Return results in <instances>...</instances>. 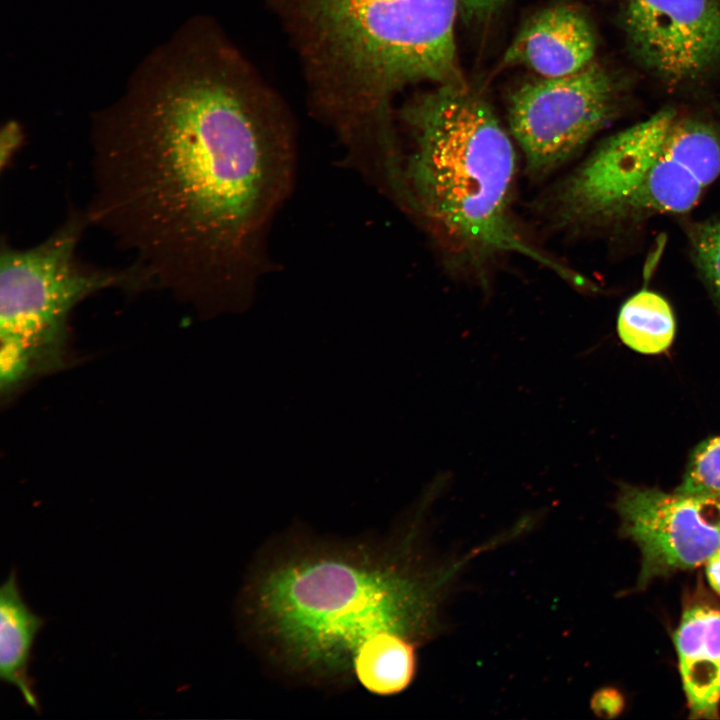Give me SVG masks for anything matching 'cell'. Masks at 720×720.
Returning a JSON list of instances; mask_svg holds the SVG:
<instances>
[{
    "label": "cell",
    "instance_id": "obj_1",
    "mask_svg": "<svg viewBox=\"0 0 720 720\" xmlns=\"http://www.w3.org/2000/svg\"><path fill=\"white\" fill-rule=\"evenodd\" d=\"M285 125L216 24L191 19L94 114L90 226L132 253L156 287L228 289L287 186Z\"/></svg>",
    "mask_w": 720,
    "mask_h": 720
},
{
    "label": "cell",
    "instance_id": "obj_2",
    "mask_svg": "<svg viewBox=\"0 0 720 720\" xmlns=\"http://www.w3.org/2000/svg\"><path fill=\"white\" fill-rule=\"evenodd\" d=\"M396 552L306 545L263 565L246 615L272 654L313 677L352 674L367 690L394 675L434 631L440 588Z\"/></svg>",
    "mask_w": 720,
    "mask_h": 720
},
{
    "label": "cell",
    "instance_id": "obj_3",
    "mask_svg": "<svg viewBox=\"0 0 720 720\" xmlns=\"http://www.w3.org/2000/svg\"><path fill=\"white\" fill-rule=\"evenodd\" d=\"M411 145L392 181L448 262L481 275L520 254L578 288L591 283L521 232L512 212L516 153L491 106L466 85H437L402 111Z\"/></svg>",
    "mask_w": 720,
    "mask_h": 720
},
{
    "label": "cell",
    "instance_id": "obj_4",
    "mask_svg": "<svg viewBox=\"0 0 720 720\" xmlns=\"http://www.w3.org/2000/svg\"><path fill=\"white\" fill-rule=\"evenodd\" d=\"M296 40L318 106L344 132L385 122L418 82L466 85L457 0H274Z\"/></svg>",
    "mask_w": 720,
    "mask_h": 720
},
{
    "label": "cell",
    "instance_id": "obj_5",
    "mask_svg": "<svg viewBox=\"0 0 720 720\" xmlns=\"http://www.w3.org/2000/svg\"><path fill=\"white\" fill-rule=\"evenodd\" d=\"M719 175V131L666 107L604 139L560 185L554 216L574 230L633 231L690 212Z\"/></svg>",
    "mask_w": 720,
    "mask_h": 720
},
{
    "label": "cell",
    "instance_id": "obj_6",
    "mask_svg": "<svg viewBox=\"0 0 720 720\" xmlns=\"http://www.w3.org/2000/svg\"><path fill=\"white\" fill-rule=\"evenodd\" d=\"M90 226L85 209H71L64 222L30 248L4 242L0 253V376L9 391L61 361L69 316L89 296L106 289L139 292L155 288L148 271L133 262L104 268L77 254Z\"/></svg>",
    "mask_w": 720,
    "mask_h": 720
},
{
    "label": "cell",
    "instance_id": "obj_7",
    "mask_svg": "<svg viewBox=\"0 0 720 720\" xmlns=\"http://www.w3.org/2000/svg\"><path fill=\"white\" fill-rule=\"evenodd\" d=\"M618 112L610 75L592 62L561 77H539L516 89L508 103L509 132L526 169L541 177L566 163Z\"/></svg>",
    "mask_w": 720,
    "mask_h": 720
},
{
    "label": "cell",
    "instance_id": "obj_8",
    "mask_svg": "<svg viewBox=\"0 0 720 720\" xmlns=\"http://www.w3.org/2000/svg\"><path fill=\"white\" fill-rule=\"evenodd\" d=\"M621 531L642 555L639 586L706 564L720 551V500L624 485L616 500Z\"/></svg>",
    "mask_w": 720,
    "mask_h": 720
},
{
    "label": "cell",
    "instance_id": "obj_9",
    "mask_svg": "<svg viewBox=\"0 0 720 720\" xmlns=\"http://www.w3.org/2000/svg\"><path fill=\"white\" fill-rule=\"evenodd\" d=\"M625 30L640 62L668 83L720 63V0H627Z\"/></svg>",
    "mask_w": 720,
    "mask_h": 720
},
{
    "label": "cell",
    "instance_id": "obj_10",
    "mask_svg": "<svg viewBox=\"0 0 720 720\" xmlns=\"http://www.w3.org/2000/svg\"><path fill=\"white\" fill-rule=\"evenodd\" d=\"M596 38L588 19L569 5L530 17L503 55V66H522L539 77L576 73L594 62Z\"/></svg>",
    "mask_w": 720,
    "mask_h": 720
},
{
    "label": "cell",
    "instance_id": "obj_11",
    "mask_svg": "<svg viewBox=\"0 0 720 720\" xmlns=\"http://www.w3.org/2000/svg\"><path fill=\"white\" fill-rule=\"evenodd\" d=\"M673 640L690 717L718 718L720 609L705 603L687 607Z\"/></svg>",
    "mask_w": 720,
    "mask_h": 720
},
{
    "label": "cell",
    "instance_id": "obj_12",
    "mask_svg": "<svg viewBox=\"0 0 720 720\" xmlns=\"http://www.w3.org/2000/svg\"><path fill=\"white\" fill-rule=\"evenodd\" d=\"M44 623L23 599L17 571L11 570L0 588V679L15 686L36 713L41 708L29 666L35 638Z\"/></svg>",
    "mask_w": 720,
    "mask_h": 720
},
{
    "label": "cell",
    "instance_id": "obj_13",
    "mask_svg": "<svg viewBox=\"0 0 720 720\" xmlns=\"http://www.w3.org/2000/svg\"><path fill=\"white\" fill-rule=\"evenodd\" d=\"M617 331L622 342L634 351L661 353L671 345L674 338L673 311L661 295L643 289L622 305Z\"/></svg>",
    "mask_w": 720,
    "mask_h": 720
},
{
    "label": "cell",
    "instance_id": "obj_14",
    "mask_svg": "<svg viewBox=\"0 0 720 720\" xmlns=\"http://www.w3.org/2000/svg\"><path fill=\"white\" fill-rule=\"evenodd\" d=\"M685 231L696 269L720 305V218L691 222Z\"/></svg>",
    "mask_w": 720,
    "mask_h": 720
},
{
    "label": "cell",
    "instance_id": "obj_15",
    "mask_svg": "<svg viewBox=\"0 0 720 720\" xmlns=\"http://www.w3.org/2000/svg\"><path fill=\"white\" fill-rule=\"evenodd\" d=\"M676 491L720 500V436L694 449Z\"/></svg>",
    "mask_w": 720,
    "mask_h": 720
},
{
    "label": "cell",
    "instance_id": "obj_16",
    "mask_svg": "<svg viewBox=\"0 0 720 720\" xmlns=\"http://www.w3.org/2000/svg\"><path fill=\"white\" fill-rule=\"evenodd\" d=\"M24 138L23 130L18 122L10 120L4 124L0 132V168L4 170L14 154L20 148Z\"/></svg>",
    "mask_w": 720,
    "mask_h": 720
},
{
    "label": "cell",
    "instance_id": "obj_17",
    "mask_svg": "<svg viewBox=\"0 0 720 720\" xmlns=\"http://www.w3.org/2000/svg\"><path fill=\"white\" fill-rule=\"evenodd\" d=\"M508 0H457L459 14L468 21H481L495 14Z\"/></svg>",
    "mask_w": 720,
    "mask_h": 720
},
{
    "label": "cell",
    "instance_id": "obj_18",
    "mask_svg": "<svg viewBox=\"0 0 720 720\" xmlns=\"http://www.w3.org/2000/svg\"><path fill=\"white\" fill-rule=\"evenodd\" d=\"M620 699L611 689L599 690L592 698L591 706L599 716L610 717L618 711Z\"/></svg>",
    "mask_w": 720,
    "mask_h": 720
},
{
    "label": "cell",
    "instance_id": "obj_19",
    "mask_svg": "<svg viewBox=\"0 0 720 720\" xmlns=\"http://www.w3.org/2000/svg\"><path fill=\"white\" fill-rule=\"evenodd\" d=\"M706 575L711 587L720 595V551L706 563Z\"/></svg>",
    "mask_w": 720,
    "mask_h": 720
}]
</instances>
